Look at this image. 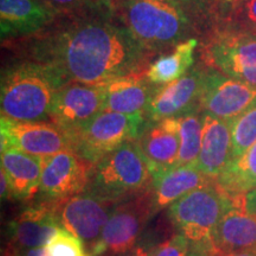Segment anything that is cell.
Masks as SVG:
<instances>
[{"mask_svg": "<svg viewBox=\"0 0 256 256\" xmlns=\"http://www.w3.org/2000/svg\"><path fill=\"white\" fill-rule=\"evenodd\" d=\"M63 17L20 44L28 60L54 68L66 84H106L147 72L154 54L136 40L107 0Z\"/></svg>", "mask_w": 256, "mask_h": 256, "instance_id": "obj_1", "label": "cell"}, {"mask_svg": "<svg viewBox=\"0 0 256 256\" xmlns=\"http://www.w3.org/2000/svg\"><path fill=\"white\" fill-rule=\"evenodd\" d=\"M66 83L46 64L25 60L2 72L0 86L2 116L25 122H50L54 98Z\"/></svg>", "mask_w": 256, "mask_h": 256, "instance_id": "obj_2", "label": "cell"}, {"mask_svg": "<svg viewBox=\"0 0 256 256\" xmlns=\"http://www.w3.org/2000/svg\"><path fill=\"white\" fill-rule=\"evenodd\" d=\"M113 6L136 40L152 54L185 42L190 22L174 0H115Z\"/></svg>", "mask_w": 256, "mask_h": 256, "instance_id": "obj_3", "label": "cell"}, {"mask_svg": "<svg viewBox=\"0 0 256 256\" xmlns=\"http://www.w3.org/2000/svg\"><path fill=\"white\" fill-rule=\"evenodd\" d=\"M152 174L136 142L124 144L95 166L87 191L121 203L151 188Z\"/></svg>", "mask_w": 256, "mask_h": 256, "instance_id": "obj_4", "label": "cell"}, {"mask_svg": "<svg viewBox=\"0 0 256 256\" xmlns=\"http://www.w3.org/2000/svg\"><path fill=\"white\" fill-rule=\"evenodd\" d=\"M232 203V197L214 182L188 192L168 208V215L178 234L192 244L211 242L214 230Z\"/></svg>", "mask_w": 256, "mask_h": 256, "instance_id": "obj_5", "label": "cell"}, {"mask_svg": "<svg viewBox=\"0 0 256 256\" xmlns=\"http://www.w3.org/2000/svg\"><path fill=\"white\" fill-rule=\"evenodd\" d=\"M146 121L145 115L101 112L72 138V151L96 166L124 144L136 142Z\"/></svg>", "mask_w": 256, "mask_h": 256, "instance_id": "obj_6", "label": "cell"}, {"mask_svg": "<svg viewBox=\"0 0 256 256\" xmlns=\"http://www.w3.org/2000/svg\"><path fill=\"white\" fill-rule=\"evenodd\" d=\"M208 66L256 88V34L241 28L217 32L203 48Z\"/></svg>", "mask_w": 256, "mask_h": 256, "instance_id": "obj_7", "label": "cell"}, {"mask_svg": "<svg viewBox=\"0 0 256 256\" xmlns=\"http://www.w3.org/2000/svg\"><path fill=\"white\" fill-rule=\"evenodd\" d=\"M154 216L150 190L124 200L106 223L98 241L90 250L92 256L121 255L136 247L147 220Z\"/></svg>", "mask_w": 256, "mask_h": 256, "instance_id": "obj_8", "label": "cell"}, {"mask_svg": "<svg viewBox=\"0 0 256 256\" xmlns=\"http://www.w3.org/2000/svg\"><path fill=\"white\" fill-rule=\"evenodd\" d=\"M104 100L106 84L68 83L54 98L50 122L60 128L72 142L82 128L104 110Z\"/></svg>", "mask_w": 256, "mask_h": 256, "instance_id": "obj_9", "label": "cell"}, {"mask_svg": "<svg viewBox=\"0 0 256 256\" xmlns=\"http://www.w3.org/2000/svg\"><path fill=\"white\" fill-rule=\"evenodd\" d=\"M54 202L60 228L88 244L89 252L98 243L106 223L119 204L102 200L87 190L66 200Z\"/></svg>", "mask_w": 256, "mask_h": 256, "instance_id": "obj_10", "label": "cell"}, {"mask_svg": "<svg viewBox=\"0 0 256 256\" xmlns=\"http://www.w3.org/2000/svg\"><path fill=\"white\" fill-rule=\"evenodd\" d=\"M95 165L66 150L43 158L40 194L44 200H62L87 190Z\"/></svg>", "mask_w": 256, "mask_h": 256, "instance_id": "obj_11", "label": "cell"}, {"mask_svg": "<svg viewBox=\"0 0 256 256\" xmlns=\"http://www.w3.org/2000/svg\"><path fill=\"white\" fill-rule=\"evenodd\" d=\"M60 229L55 202L43 200L25 208L8 224V247L5 256L28 249L46 247Z\"/></svg>", "mask_w": 256, "mask_h": 256, "instance_id": "obj_12", "label": "cell"}, {"mask_svg": "<svg viewBox=\"0 0 256 256\" xmlns=\"http://www.w3.org/2000/svg\"><path fill=\"white\" fill-rule=\"evenodd\" d=\"M0 145H10L28 153L46 156L72 150L69 136L52 122H25L2 116L0 119Z\"/></svg>", "mask_w": 256, "mask_h": 256, "instance_id": "obj_13", "label": "cell"}, {"mask_svg": "<svg viewBox=\"0 0 256 256\" xmlns=\"http://www.w3.org/2000/svg\"><path fill=\"white\" fill-rule=\"evenodd\" d=\"M256 100V88L223 75L217 70L206 72L200 110L232 124Z\"/></svg>", "mask_w": 256, "mask_h": 256, "instance_id": "obj_14", "label": "cell"}, {"mask_svg": "<svg viewBox=\"0 0 256 256\" xmlns=\"http://www.w3.org/2000/svg\"><path fill=\"white\" fill-rule=\"evenodd\" d=\"M206 72L191 69L182 78L168 84L158 86L146 112V119L160 121L171 118H183L200 110Z\"/></svg>", "mask_w": 256, "mask_h": 256, "instance_id": "obj_15", "label": "cell"}, {"mask_svg": "<svg viewBox=\"0 0 256 256\" xmlns=\"http://www.w3.org/2000/svg\"><path fill=\"white\" fill-rule=\"evenodd\" d=\"M136 144L147 160L152 178L176 168L180 150V118L147 120Z\"/></svg>", "mask_w": 256, "mask_h": 256, "instance_id": "obj_16", "label": "cell"}, {"mask_svg": "<svg viewBox=\"0 0 256 256\" xmlns=\"http://www.w3.org/2000/svg\"><path fill=\"white\" fill-rule=\"evenodd\" d=\"M58 17L43 0H0L2 40L34 36L49 28Z\"/></svg>", "mask_w": 256, "mask_h": 256, "instance_id": "obj_17", "label": "cell"}, {"mask_svg": "<svg viewBox=\"0 0 256 256\" xmlns=\"http://www.w3.org/2000/svg\"><path fill=\"white\" fill-rule=\"evenodd\" d=\"M218 255L256 247V215L246 208V194L232 197V203L224 214L211 236Z\"/></svg>", "mask_w": 256, "mask_h": 256, "instance_id": "obj_18", "label": "cell"}, {"mask_svg": "<svg viewBox=\"0 0 256 256\" xmlns=\"http://www.w3.org/2000/svg\"><path fill=\"white\" fill-rule=\"evenodd\" d=\"M202 119V144L196 168L208 177L217 179L232 160V126L203 112Z\"/></svg>", "mask_w": 256, "mask_h": 256, "instance_id": "obj_19", "label": "cell"}, {"mask_svg": "<svg viewBox=\"0 0 256 256\" xmlns=\"http://www.w3.org/2000/svg\"><path fill=\"white\" fill-rule=\"evenodd\" d=\"M216 179L208 177L196 165L176 166L160 172L152 178L150 188L153 214L170 208L188 192L214 183Z\"/></svg>", "mask_w": 256, "mask_h": 256, "instance_id": "obj_20", "label": "cell"}, {"mask_svg": "<svg viewBox=\"0 0 256 256\" xmlns=\"http://www.w3.org/2000/svg\"><path fill=\"white\" fill-rule=\"evenodd\" d=\"M145 74H134L106 83L104 110L146 116L158 86L150 82Z\"/></svg>", "mask_w": 256, "mask_h": 256, "instance_id": "obj_21", "label": "cell"}, {"mask_svg": "<svg viewBox=\"0 0 256 256\" xmlns=\"http://www.w3.org/2000/svg\"><path fill=\"white\" fill-rule=\"evenodd\" d=\"M2 168L8 176L12 200H28L40 194L43 158L10 145H2Z\"/></svg>", "mask_w": 256, "mask_h": 256, "instance_id": "obj_22", "label": "cell"}, {"mask_svg": "<svg viewBox=\"0 0 256 256\" xmlns=\"http://www.w3.org/2000/svg\"><path fill=\"white\" fill-rule=\"evenodd\" d=\"M197 46L198 40L191 38L178 44L172 52L160 56L147 68V80L156 86H165L183 78L194 66Z\"/></svg>", "mask_w": 256, "mask_h": 256, "instance_id": "obj_23", "label": "cell"}, {"mask_svg": "<svg viewBox=\"0 0 256 256\" xmlns=\"http://www.w3.org/2000/svg\"><path fill=\"white\" fill-rule=\"evenodd\" d=\"M229 196L247 194L256 186V142L216 179Z\"/></svg>", "mask_w": 256, "mask_h": 256, "instance_id": "obj_24", "label": "cell"}, {"mask_svg": "<svg viewBox=\"0 0 256 256\" xmlns=\"http://www.w3.org/2000/svg\"><path fill=\"white\" fill-rule=\"evenodd\" d=\"M202 130V110L180 118V150L177 166L196 165L200 152Z\"/></svg>", "mask_w": 256, "mask_h": 256, "instance_id": "obj_25", "label": "cell"}, {"mask_svg": "<svg viewBox=\"0 0 256 256\" xmlns=\"http://www.w3.org/2000/svg\"><path fill=\"white\" fill-rule=\"evenodd\" d=\"M232 140V160L241 158L256 142V100L244 113L230 124Z\"/></svg>", "mask_w": 256, "mask_h": 256, "instance_id": "obj_26", "label": "cell"}, {"mask_svg": "<svg viewBox=\"0 0 256 256\" xmlns=\"http://www.w3.org/2000/svg\"><path fill=\"white\" fill-rule=\"evenodd\" d=\"M46 248V256H92L82 240L66 229H58Z\"/></svg>", "mask_w": 256, "mask_h": 256, "instance_id": "obj_27", "label": "cell"}, {"mask_svg": "<svg viewBox=\"0 0 256 256\" xmlns=\"http://www.w3.org/2000/svg\"><path fill=\"white\" fill-rule=\"evenodd\" d=\"M232 22L236 28L256 34V0H240L232 4Z\"/></svg>", "mask_w": 256, "mask_h": 256, "instance_id": "obj_28", "label": "cell"}, {"mask_svg": "<svg viewBox=\"0 0 256 256\" xmlns=\"http://www.w3.org/2000/svg\"><path fill=\"white\" fill-rule=\"evenodd\" d=\"M190 241L177 234L153 248L152 256H190Z\"/></svg>", "mask_w": 256, "mask_h": 256, "instance_id": "obj_29", "label": "cell"}, {"mask_svg": "<svg viewBox=\"0 0 256 256\" xmlns=\"http://www.w3.org/2000/svg\"><path fill=\"white\" fill-rule=\"evenodd\" d=\"M60 16L70 14L88 8L95 0H43Z\"/></svg>", "mask_w": 256, "mask_h": 256, "instance_id": "obj_30", "label": "cell"}, {"mask_svg": "<svg viewBox=\"0 0 256 256\" xmlns=\"http://www.w3.org/2000/svg\"><path fill=\"white\" fill-rule=\"evenodd\" d=\"M0 183H2V200H11L12 198V190L11 185H10V180L6 176L5 171L2 168V174H0Z\"/></svg>", "mask_w": 256, "mask_h": 256, "instance_id": "obj_31", "label": "cell"}, {"mask_svg": "<svg viewBox=\"0 0 256 256\" xmlns=\"http://www.w3.org/2000/svg\"><path fill=\"white\" fill-rule=\"evenodd\" d=\"M246 208L249 212L256 215V186L246 194Z\"/></svg>", "mask_w": 256, "mask_h": 256, "instance_id": "obj_32", "label": "cell"}, {"mask_svg": "<svg viewBox=\"0 0 256 256\" xmlns=\"http://www.w3.org/2000/svg\"><path fill=\"white\" fill-rule=\"evenodd\" d=\"M124 256H152V249L147 250V247H142V246H136L130 252H124Z\"/></svg>", "mask_w": 256, "mask_h": 256, "instance_id": "obj_33", "label": "cell"}, {"mask_svg": "<svg viewBox=\"0 0 256 256\" xmlns=\"http://www.w3.org/2000/svg\"><path fill=\"white\" fill-rule=\"evenodd\" d=\"M220 256H256V247L252 249H246V250L229 252V254H224Z\"/></svg>", "mask_w": 256, "mask_h": 256, "instance_id": "obj_34", "label": "cell"}, {"mask_svg": "<svg viewBox=\"0 0 256 256\" xmlns=\"http://www.w3.org/2000/svg\"><path fill=\"white\" fill-rule=\"evenodd\" d=\"M174 2H177L178 4L184 8L185 6H190V5L197 4V2H200V0H174Z\"/></svg>", "mask_w": 256, "mask_h": 256, "instance_id": "obj_35", "label": "cell"}, {"mask_svg": "<svg viewBox=\"0 0 256 256\" xmlns=\"http://www.w3.org/2000/svg\"><path fill=\"white\" fill-rule=\"evenodd\" d=\"M224 2H232V4H235V2H240V0H224Z\"/></svg>", "mask_w": 256, "mask_h": 256, "instance_id": "obj_36", "label": "cell"}]
</instances>
